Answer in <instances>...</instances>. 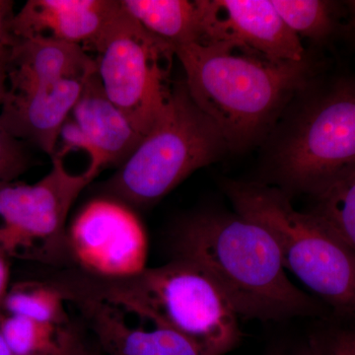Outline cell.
<instances>
[{
    "instance_id": "obj_12",
    "label": "cell",
    "mask_w": 355,
    "mask_h": 355,
    "mask_svg": "<svg viewBox=\"0 0 355 355\" xmlns=\"http://www.w3.org/2000/svg\"><path fill=\"white\" fill-rule=\"evenodd\" d=\"M142 139L110 101L95 72L62 128V147L55 154L64 158L71 151H85L90 158L86 172L95 179L105 168L123 165Z\"/></svg>"
},
{
    "instance_id": "obj_20",
    "label": "cell",
    "mask_w": 355,
    "mask_h": 355,
    "mask_svg": "<svg viewBox=\"0 0 355 355\" xmlns=\"http://www.w3.org/2000/svg\"><path fill=\"white\" fill-rule=\"evenodd\" d=\"M28 144L0 128V184L11 183L31 165Z\"/></svg>"
},
{
    "instance_id": "obj_18",
    "label": "cell",
    "mask_w": 355,
    "mask_h": 355,
    "mask_svg": "<svg viewBox=\"0 0 355 355\" xmlns=\"http://www.w3.org/2000/svg\"><path fill=\"white\" fill-rule=\"evenodd\" d=\"M282 19L299 38L323 42L336 29L335 3L324 0H272Z\"/></svg>"
},
{
    "instance_id": "obj_10",
    "label": "cell",
    "mask_w": 355,
    "mask_h": 355,
    "mask_svg": "<svg viewBox=\"0 0 355 355\" xmlns=\"http://www.w3.org/2000/svg\"><path fill=\"white\" fill-rule=\"evenodd\" d=\"M65 251L84 275L130 279L147 268L148 236L130 205L111 197L95 198L67 228Z\"/></svg>"
},
{
    "instance_id": "obj_22",
    "label": "cell",
    "mask_w": 355,
    "mask_h": 355,
    "mask_svg": "<svg viewBox=\"0 0 355 355\" xmlns=\"http://www.w3.org/2000/svg\"><path fill=\"white\" fill-rule=\"evenodd\" d=\"M8 256L0 248V318L3 316V304L10 289V263Z\"/></svg>"
},
{
    "instance_id": "obj_27",
    "label": "cell",
    "mask_w": 355,
    "mask_h": 355,
    "mask_svg": "<svg viewBox=\"0 0 355 355\" xmlns=\"http://www.w3.org/2000/svg\"><path fill=\"white\" fill-rule=\"evenodd\" d=\"M350 12H352V27L355 33V1L349 2Z\"/></svg>"
},
{
    "instance_id": "obj_25",
    "label": "cell",
    "mask_w": 355,
    "mask_h": 355,
    "mask_svg": "<svg viewBox=\"0 0 355 355\" xmlns=\"http://www.w3.org/2000/svg\"><path fill=\"white\" fill-rule=\"evenodd\" d=\"M270 355H312L310 350L308 349L307 345L303 347L302 349L299 350L297 352H275Z\"/></svg>"
},
{
    "instance_id": "obj_4",
    "label": "cell",
    "mask_w": 355,
    "mask_h": 355,
    "mask_svg": "<svg viewBox=\"0 0 355 355\" xmlns=\"http://www.w3.org/2000/svg\"><path fill=\"white\" fill-rule=\"evenodd\" d=\"M224 188L237 214L270 233L284 268L338 314L355 317V253L333 225L294 209L275 187L228 181Z\"/></svg>"
},
{
    "instance_id": "obj_2",
    "label": "cell",
    "mask_w": 355,
    "mask_h": 355,
    "mask_svg": "<svg viewBox=\"0 0 355 355\" xmlns=\"http://www.w3.org/2000/svg\"><path fill=\"white\" fill-rule=\"evenodd\" d=\"M64 294L86 296L175 331L205 355H224L241 338L238 315L205 270L175 258L130 279H102L77 273L55 282Z\"/></svg>"
},
{
    "instance_id": "obj_8",
    "label": "cell",
    "mask_w": 355,
    "mask_h": 355,
    "mask_svg": "<svg viewBox=\"0 0 355 355\" xmlns=\"http://www.w3.org/2000/svg\"><path fill=\"white\" fill-rule=\"evenodd\" d=\"M279 179L317 196L355 172V83L336 84L303 112L277 153Z\"/></svg>"
},
{
    "instance_id": "obj_24",
    "label": "cell",
    "mask_w": 355,
    "mask_h": 355,
    "mask_svg": "<svg viewBox=\"0 0 355 355\" xmlns=\"http://www.w3.org/2000/svg\"><path fill=\"white\" fill-rule=\"evenodd\" d=\"M14 2L10 0H0V42L8 44L10 40V23L15 12H14Z\"/></svg>"
},
{
    "instance_id": "obj_11",
    "label": "cell",
    "mask_w": 355,
    "mask_h": 355,
    "mask_svg": "<svg viewBox=\"0 0 355 355\" xmlns=\"http://www.w3.org/2000/svg\"><path fill=\"white\" fill-rule=\"evenodd\" d=\"M200 44L243 51L268 62L305 60L301 39L287 27L272 0H198Z\"/></svg>"
},
{
    "instance_id": "obj_3",
    "label": "cell",
    "mask_w": 355,
    "mask_h": 355,
    "mask_svg": "<svg viewBox=\"0 0 355 355\" xmlns=\"http://www.w3.org/2000/svg\"><path fill=\"white\" fill-rule=\"evenodd\" d=\"M175 55L191 97L235 150L265 135L309 76L306 60L275 64L216 44H187Z\"/></svg>"
},
{
    "instance_id": "obj_9",
    "label": "cell",
    "mask_w": 355,
    "mask_h": 355,
    "mask_svg": "<svg viewBox=\"0 0 355 355\" xmlns=\"http://www.w3.org/2000/svg\"><path fill=\"white\" fill-rule=\"evenodd\" d=\"M93 180L86 171H67L55 154L51 171L37 183L0 184V248L9 257L64 251L70 209Z\"/></svg>"
},
{
    "instance_id": "obj_28",
    "label": "cell",
    "mask_w": 355,
    "mask_h": 355,
    "mask_svg": "<svg viewBox=\"0 0 355 355\" xmlns=\"http://www.w3.org/2000/svg\"><path fill=\"white\" fill-rule=\"evenodd\" d=\"M80 355H95L94 354H91V352H87L85 349H84L83 352H81Z\"/></svg>"
},
{
    "instance_id": "obj_6",
    "label": "cell",
    "mask_w": 355,
    "mask_h": 355,
    "mask_svg": "<svg viewBox=\"0 0 355 355\" xmlns=\"http://www.w3.org/2000/svg\"><path fill=\"white\" fill-rule=\"evenodd\" d=\"M83 69V58L71 44L48 38L14 43L0 128L53 157L62 128L90 77L84 76Z\"/></svg>"
},
{
    "instance_id": "obj_13",
    "label": "cell",
    "mask_w": 355,
    "mask_h": 355,
    "mask_svg": "<svg viewBox=\"0 0 355 355\" xmlns=\"http://www.w3.org/2000/svg\"><path fill=\"white\" fill-rule=\"evenodd\" d=\"M121 9V0H28L11 21L9 42L46 37L89 53Z\"/></svg>"
},
{
    "instance_id": "obj_1",
    "label": "cell",
    "mask_w": 355,
    "mask_h": 355,
    "mask_svg": "<svg viewBox=\"0 0 355 355\" xmlns=\"http://www.w3.org/2000/svg\"><path fill=\"white\" fill-rule=\"evenodd\" d=\"M173 250L175 258L209 275L238 317L282 321L321 310L287 277L270 233L239 214L207 211L184 219L175 230Z\"/></svg>"
},
{
    "instance_id": "obj_14",
    "label": "cell",
    "mask_w": 355,
    "mask_h": 355,
    "mask_svg": "<svg viewBox=\"0 0 355 355\" xmlns=\"http://www.w3.org/2000/svg\"><path fill=\"white\" fill-rule=\"evenodd\" d=\"M83 313L107 355H205L188 338L166 329L135 328L123 311L86 296L65 294Z\"/></svg>"
},
{
    "instance_id": "obj_26",
    "label": "cell",
    "mask_w": 355,
    "mask_h": 355,
    "mask_svg": "<svg viewBox=\"0 0 355 355\" xmlns=\"http://www.w3.org/2000/svg\"><path fill=\"white\" fill-rule=\"evenodd\" d=\"M0 355H12L8 347H7L6 340H4L1 333H0Z\"/></svg>"
},
{
    "instance_id": "obj_17",
    "label": "cell",
    "mask_w": 355,
    "mask_h": 355,
    "mask_svg": "<svg viewBox=\"0 0 355 355\" xmlns=\"http://www.w3.org/2000/svg\"><path fill=\"white\" fill-rule=\"evenodd\" d=\"M64 292L53 282H24L10 286L3 304V314L32 321L69 326Z\"/></svg>"
},
{
    "instance_id": "obj_19",
    "label": "cell",
    "mask_w": 355,
    "mask_h": 355,
    "mask_svg": "<svg viewBox=\"0 0 355 355\" xmlns=\"http://www.w3.org/2000/svg\"><path fill=\"white\" fill-rule=\"evenodd\" d=\"M316 198L313 212L333 225L355 253V172L331 184Z\"/></svg>"
},
{
    "instance_id": "obj_5",
    "label": "cell",
    "mask_w": 355,
    "mask_h": 355,
    "mask_svg": "<svg viewBox=\"0 0 355 355\" xmlns=\"http://www.w3.org/2000/svg\"><path fill=\"white\" fill-rule=\"evenodd\" d=\"M227 148L216 123L191 97L184 80L173 84L164 112L151 132L110 179V197L146 209Z\"/></svg>"
},
{
    "instance_id": "obj_16",
    "label": "cell",
    "mask_w": 355,
    "mask_h": 355,
    "mask_svg": "<svg viewBox=\"0 0 355 355\" xmlns=\"http://www.w3.org/2000/svg\"><path fill=\"white\" fill-rule=\"evenodd\" d=\"M0 333L12 355H80L84 347L71 327L3 315Z\"/></svg>"
},
{
    "instance_id": "obj_15",
    "label": "cell",
    "mask_w": 355,
    "mask_h": 355,
    "mask_svg": "<svg viewBox=\"0 0 355 355\" xmlns=\"http://www.w3.org/2000/svg\"><path fill=\"white\" fill-rule=\"evenodd\" d=\"M121 6L149 34L172 50L198 44L202 13L198 0H121Z\"/></svg>"
},
{
    "instance_id": "obj_23",
    "label": "cell",
    "mask_w": 355,
    "mask_h": 355,
    "mask_svg": "<svg viewBox=\"0 0 355 355\" xmlns=\"http://www.w3.org/2000/svg\"><path fill=\"white\" fill-rule=\"evenodd\" d=\"M10 55L9 44L0 42V109L6 101L8 89V62Z\"/></svg>"
},
{
    "instance_id": "obj_7",
    "label": "cell",
    "mask_w": 355,
    "mask_h": 355,
    "mask_svg": "<svg viewBox=\"0 0 355 355\" xmlns=\"http://www.w3.org/2000/svg\"><path fill=\"white\" fill-rule=\"evenodd\" d=\"M91 51L105 94L144 139L171 96L174 51L121 6Z\"/></svg>"
},
{
    "instance_id": "obj_21",
    "label": "cell",
    "mask_w": 355,
    "mask_h": 355,
    "mask_svg": "<svg viewBox=\"0 0 355 355\" xmlns=\"http://www.w3.org/2000/svg\"><path fill=\"white\" fill-rule=\"evenodd\" d=\"M312 355H355V331L330 329L311 336L307 345Z\"/></svg>"
}]
</instances>
